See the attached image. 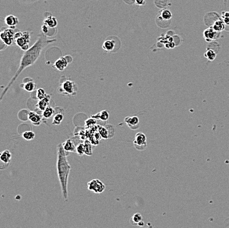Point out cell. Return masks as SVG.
<instances>
[{
  "label": "cell",
  "instance_id": "obj_13",
  "mask_svg": "<svg viewBox=\"0 0 229 228\" xmlns=\"http://www.w3.org/2000/svg\"><path fill=\"white\" fill-rule=\"evenodd\" d=\"M13 32L12 30H5L1 33V38L7 45H11L13 39Z\"/></svg>",
  "mask_w": 229,
  "mask_h": 228
},
{
  "label": "cell",
  "instance_id": "obj_1",
  "mask_svg": "<svg viewBox=\"0 0 229 228\" xmlns=\"http://www.w3.org/2000/svg\"><path fill=\"white\" fill-rule=\"evenodd\" d=\"M68 154L69 153L64 150L62 143H59L57 147V171L63 197L65 201H67L68 199V180L71 168L67 160Z\"/></svg>",
  "mask_w": 229,
  "mask_h": 228
},
{
  "label": "cell",
  "instance_id": "obj_15",
  "mask_svg": "<svg viewBox=\"0 0 229 228\" xmlns=\"http://www.w3.org/2000/svg\"><path fill=\"white\" fill-rule=\"evenodd\" d=\"M68 61L65 57H61L57 59L53 65V67L59 71H63L67 68Z\"/></svg>",
  "mask_w": 229,
  "mask_h": 228
},
{
  "label": "cell",
  "instance_id": "obj_17",
  "mask_svg": "<svg viewBox=\"0 0 229 228\" xmlns=\"http://www.w3.org/2000/svg\"><path fill=\"white\" fill-rule=\"evenodd\" d=\"M115 42L113 40H107L103 42L102 48L106 52H111L115 47Z\"/></svg>",
  "mask_w": 229,
  "mask_h": 228
},
{
  "label": "cell",
  "instance_id": "obj_26",
  "mask_svg": "<svg viewBox=\"0 0 229 228\" xmlns=\"http://www.w3.org/2000/svg\"><path fill=\"white\" fill-rule=\"evenodd\" d=\"M44 22L46 24L48 25L51 28L56 27L57 24V21L55 17H49Z\"/></svg>",
  "mask_w": 229,
  "mask_h": 228
},
{
  "label": "cell",
  "instance_id": "obj_14",
  "mask_svg": "<svg viewBox=\"0 0 229 228\" xmlns=\"http://www.w3.org/2000/svg\"><path fill=\"white\" fill-rule=\"evenodd\" d=\"M63 147L65 151L67 153H76V146L71 139H67L63 143H62Z\"/></svg>",
  "mask_w": 229,
  "mask_h": 228
},
{
  "label": "cell",
  "instance_id": "obj_30",
  "mask_svg": "<svg viewBox=\"0 0 229 228\" xmlns=\"http://www.w3.org/2000/svg\"><path fill=\"white\" fill-rule=\"evenodd\" d=\"M216 55H217L215 51H213L212 49L208 50L205 53V56L208 58V59H209V61H213L215 59Z\"/></svg>",
  "mask_w": 229,
  "mask_h": 228
},
{
  "label": "cell",
  "instance_id": "obj_25",
  "mask_svg": "<svg viewBox=\"0 0 229 228\" xmlns=\"http://www.w3.org/2000/svg\"><path fill=\"white\" fill-rule=\"evenodd\" d=\"M142 220V216L140 213H136L134 214L131 218V223L132 225L137 226V224L140 221Z\"/></svg>",
  "mask_w": 229,
  "mask_h": 228
},
{
  "label": "cell",
  "instance_id": "obj_20",
  "mask_svg": "<svg viewBox=\"0 0 229 228\" xmlns=\"http://www.w3.org/2000/svg\"><path fill=\"white\" fill-rule=\"evenodd\" d=\"M48 94H46L45 90H43L42 88H39L36 91H33L32 92V95H34L35 96L33 97V99H38V100H40V99L44 98Z\"/></svg>",
  "mask_w": 229,
  "mask_h": 228
},
{
  "label": "cell",
  "instance_id": "obj_24",
  "mask_svg": "<svg viewBox=\"0 0 229 228\" xmlns=\"http://www.w3.org/2000/svg\"><path fill=\"white\" fill-rule=\"evenodd\" d=\"M85 149V154L88 156H91L92 154V144L89 141L86 140L84 143Z\"/></svg>",
  "mask_w": 229,
  "mask_h": 228
},
{
  "label": "cell",
  "instance_id": "obj_10",
  "mask_svg": "<svg viewBox=\"0 0 229 228\" xmlns=\"http://www.w3.org/2000/svg\"><path fill=\"white\" fill-rule=\"evenodd\" d=\"M203 36L205 38V40L208 42H210L212 40H217L219 36V32L215 31L214 29L211 27L209 28L203 32Z\"/></svg>",
  "mask_w": 229,
  "mask_h": 228
},
{
  "label": "cell",
  "instance_id": "obj_28",
  "mask_svg": "<svg viewBox=\"0 0 229 228\" xmlns=\"http://www.w3.org/2000/svg\"><path fill=\"white\" fill-rule=\"evenodd\" d=\"M5 22H6V23L7 25L14 26L17 24L18 19L15 17H14L13 15H10V16H8L6 18Z\"/></svg>",
  "mask_w": 229,
  "mask_h": 228
},
{
  "label": "cell",
  "instance_id": "obj_11",
  "mask_svg": "<svg viewBox=\"0 0 229 228\" xmlns=\"http://www.w3.org/2000/svg\"><path fill=\"white\" fill-rule=\"evenodd\" d=\"M28 119L34 126H39L42 122V116L40 115L37 112L31 111L28 112Z\"/></svg>",
  "mask_w": 229,
  "mask_h": 228
},
{
  "label": "cell",
  "instance_id": "obj_12",
  "mask_svg": "<svg viewBox=\"0 0 229 228\" xmlns=\"http://www.w3.org/2000/svg\"><path fill=\"white\" fill-rule=\"evenodd\" d=\"M50 100L51 96L49 95H47L44 98L40 99V100H38V102L37 103L36 106L39 111L43 112L48 106H49Z\"/></svg>",
  "mask_w": 229,
  "mask_h": 228
},
{
  "label": "cell",
  "instance_id": "obj_3",
  "mask_svg": "<svg viewBox=\"0 0 229 228\" xmlns=\"http://www.w3.org/2000/svg\"><path fill=\"white\" fill-rule=\"evenodd\" d=\"M64 80H60V84L57 88L58 93L63 96L72 97L75 96L77 93L78 87L76 84L70 79L65 78Z\"/></svg>",
  "mask_w": 229,
  "mask_h": 228
},
{
  "label": "cell",
  "instance_id": "obj_32",
  "mask_svg": "<svg viewBox=\"0 0 229 228\" xmlns=\"http://www.w3.org/2000/svg\"><path fill=\"white\" fill-rule=\"evenodd\" d=\"M222 20L225 25L229 26V12H223L222 13Z\"/></svg>",
  "mask_w": 229,
  "mask_h": 228
},
{
  "label": "cell",
  "instance_id": "obj_21",
  "mask_svg": "<svg viewBox=\"0 0 229 228\" xmlns=\"http://www.w3.org/2000/svg\"><path fill=\"white\" fill-rule=\"evenodd\" d=\"M56 113V109H54L51 106H48L44 111L42 112V116L43 118L46 119H49L50 118L53 116Z\"/></svg>",
  "mask_w": 229,
  "mask_h": 228
},
{
  "label": "cell",
  "instance_id": "obj_23",
  "mask_svg": "<svg viewBox=\"0 0 229 228\" xmlns=\"http://www.w3.org/2000/svg\"><path fill=\"white\" fill-rule=\"evenodd\" d=\"M22 137H23L25 140H27V141L33 140L35 138V133L31 130L26 131H24L23 134H22Z\"/></svg>",
  "mask_w": 229,
  "mask_h": 228
},
{
  "label": "cell",
  "instance_id": "obj_2",
  "mask_svg": "<svg viewBox=\"0 0 229 228\" xmlns=\"http://www.w3.org/2000/svg\"><path fill=\"white\" fill-rule=\"evenodd\" d=\"M48 42H46L44 40V38H43L42 36H41L40 38H39L37 40V42H36L34 45L32 46L30 49L27 51L26 53H25L24 55L23 56V59H22L19 70L18 71L15 76L13 77V79L11 80V82L8 84V85H7L5 90L3 91L1 95H0V101L2 100L3 96H4V95L7 92V90L9 89L10 86L11 85V84L14 82V80L16 79L17 77L19 76V74L21 72V71H23L24 68L32 65L36 60H37V59L39 57L40 55L41 51L43 49V47H44L46 45V43Z\"/></svg>",
  "mask_w": 229,
  "mask_h": 228
},
{
  "label": "cell",
  "instance_id": "obj_27",
  "mask_svg": "<svg viewBox=\"0 0 229 228\" xmlns=\"http://www.w3.org/2000/svg\"><path fill=\"white\" fill-rule=\"evenodd\" d=\"M161 17L163 21H169L172 17V14L169 10H163L161 14Z\"/></svg>",
  "mask_w": 229,
  "mask_h": 228
},
{
  "label": "cell",
  "instance_id": "obj_4",
  "mask_svg": "<svg viewBox=\"0 0 229 228\" xmlns=\"http://www.w3.org/2000/svg\"><path fill=\"white\" fill-rule=\"evenodd\" d=\"M133 143L134 147L137 150H145L148 145L146 135L144 133H142V132H138V133H137L135 135V136H134Z\"/></svg>",
  "mask_w": 229,
  "mask_h": 228
},
{
  "label": "cell",
  "instance_id": "obj_8",
  "mask_svg": "<svg viewBox=\"0 0 229 228\" xmlns=\"http://www.w3.org/2000/svg\"><path fill=\"white\" fill-rule=\"evenodd\" d=\"M98 132H99L101 138L106 139L108 138H112L114 135V128L112 126L111 128H109L110 125L108 126H100L98 125Z\"/></svg>",
  "mask_w": 229,
  "mask_h": 228
},
{
  "label": "cell",
  "instance_id": "obj_16",
  "mask_svg": "<svg viewBox=\"0 0 229 228\" xmlns=\"http://www.w3.org/2000/svg\"><path fill=\"white\" fill-rule=\"evenodd\" d=\"M91 117L94 118L95 119L103 121V122H106V121L109 120V118H110V114H109L108 111L103 110V111H101L100 112L95 114V115H92Z\"/></svg>",
  "mask_w": 229,
  "mask_h": 228
},
{
  "label": "cell",
  "instance_id": "obj_19",
  "mask_svg": "<svg viewBox=\"0 0 229 228\" xmlns=\"http://www.w3.org/2000/svg\"><path fill=\"white\" fill-rule=\"evenodd\" d=\"M212 28L215 31L220 32L221 31L224 30V29L225 28V24L222 19H218L214 22V23L213 24V26H212Z\"/></svg>",
  "mask_w": 229,
  "mask_h": 228
},
{
  "label": "cell",
  "instance_id": "obj_31",
  "mask_svg": "<svg viewBox=\"0 0 229 228\" xmlns=\"http://www.w3.org/2000/svg\"><path fill=\"white\" fill-rule=\"evenodd\" d=\"M96 119H94V118H92L91 117L90 119H88L85 122V125H86V127L87 128H90V127H92V126H94V125H95L96 123Z\"/></svg>",
  "mask_w": 229,
  "mask_h": 228
},
{
  "label": "cell",
  "instance_id": "obj_29",
  "mask_svg": "<svg viewBox=\"0 0 229 228\" xmlns=\"http://www.w3.org/2000/svg\"><path fill=\"white\" fill-rule=\"evenodd\" d=\"M76 153L80 156H82L85 154V149H84V143H79L77 145L76 148Z\"/></svg>",
  "mask_w": 229,
  "mask_h": 228
},
{
  "label": "cell",
  "instance_id": "obj_6",
  "mask_svg": "<svg viewBox=\"0 0 229 228\" xmlns=\"http://www.w3.org/2000/svg\"><path fill=\"white\" fill-rule=\"evenodd\" d=\"M12 154L8 150L0 153V170H4L9 166Z\"/></svg>",
  "mask_w": 229,
  "mask_h": 228
},
{
  "label": "cell",
  "instance_id": "obj_5",
  "mask_svg": "<svg viewBox=\"0 0 229 228\" xmlns=\"http://www.w3.org/2000/svg\"><path fill=\"white\" fill-rule=\"evenodd\" d=\"M87 187L90 191L94 193H102L105 189V185L99 179H94L87 183Z\"/></svg>",
  "mask_w": 229,
  "mask_h": 228
},
{
  "label": "cell",
  "instance_id": "obj_22",
  "mask_svg": "<svg viewBox=\"0 0 229 228\" xmlns=\"http://www.w3.org/2000/svg\"><path fill=\"white\" fill-rule=\"evenodd\" d=\"M23 87L25 91H28V92H32L35 90L36 84L34 81L31 80L30 81H28L27 82L24 84Z\"/></svg>",
  "mask_w": 229,
  "mask_h": 228
},
{
  "label": "cell",
  "instance_id": "obj_7",
  "mask_svg": "<svg viewBox=\"0 0 229 228\" xmlns=\"http://www.w3.org/2000/svg\"><path fill=\"white\" fill-rule=\"evenodd\" d=\"M16 42L22 48L25 49V46L27 47V44L30 42V36L28 32H26L24 33H17L15 35Z\"/></svg>",
  "mask_w": 229,
  "mask_h": 228
},
{
  "label": "cell",
  "instance_id": "obj_33",
  "mask_svg": "<svg viewBox=\"0 0 229 228\" xmlns=\"http://www.w3.org/2000/svg\"><path fill=\"white\" fill-rule=\"evenodd\" d=\"M135 3H136L137 5H144L145 1L144 0H135Z\"/></svg>",
  "mask_w": 229,
  "mask_h": 228
},
{
  "label": "cell",
  "instance_id": "obj_34",
  "mask_svg": "<svg viewBox=\"0 0 229 228\" xmlns=\"http://www.w3.org/2000/svg\"><path fill=\"white\" fill-rule=\"evenodd\" d=\"M138 226H140V227H143L144 226V222L143 220H142V221H140L137 224Z\"/></svg>",
  "mask_w": 229,
  "mask_h": 228
},
{
  "label": "cell",
  "instance_id": "obj_9",
  "mask_svg": "<svg viewBox=\"0 0 229 228\" xmlns=\"http://www.w3.org/2000/svg\"><path fill=\"white\" fill-rule=\"evenodd\" d=\"M125 122L131 130H138L140 127V119L137 116H126L125 119Z\"/></svg>",
  "mask_w": 229,
  "mask_h": 228
},
{
  "label": "cell",
  "instance_id": "obj_18",
  "mask_svg": "<svg viewBox=\"0 0 229 228\" xmlns=\"http://www.w3.org/2000/svg\"><path fill=\"white\" fill-rule=\"evenodd\" d=\"M58 112L57 113H55V115L53 116V120H52V124L53 125H60L61 123L62 122L64 119V110H62V111Z\"/></svg>",
  "mask_w": 229,
  "mask_h": 228
}]
</instances>
